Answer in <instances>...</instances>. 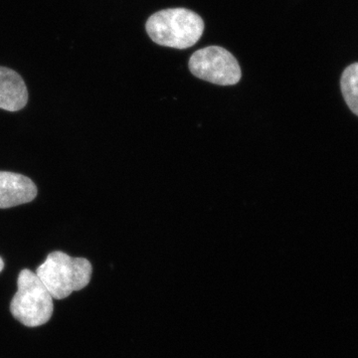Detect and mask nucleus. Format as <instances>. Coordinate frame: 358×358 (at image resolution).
<instances>
[{
	"label": "nucleus",
	"instance_id": "423d86ee",
	"mask_svg": "<svg viewBox=\"0 0 358 358\" xmlns=\"http://www.w3.org/2000/svg\"><path fill=\"white\" fill-rule=\"evenodd\" d=\"M27 103L28 90L24 80L10 68L0 66V109L17 112Z\"/></svg>",
	"mask_w": 358,
	"mask_h": 358
},
{
	"label": "nucleus",
	"instance_id": "0eeeda50",
	"mask_svg": "<svg viewBox=\"0 0 358 358\" xmlns=\"http://www.w3.org/2000/svg\"><path fill=\"white\" fill-rule=\"evenodd\" d=\"M341 86L348 108L358 115V63L346 68L341 76Z\"/></svg>",
	"mask_w": 358,
	"mask_h": 358
},
{
	"label": "nucleus",
	"instance_id": "20e7f679",
	"mask_svg": "<svg viewBox=\"0 0 358 358\" xmlns=\"http://www.w3.org/2000/svg\"><path fill=\"white\" fill-rule=\"evenodd\" d=\"M189 70L195 77L219 86H233L239 83L242 77L236 58L219 46L195 52L189 60Z\"/></svg>",
	"mask_w": 358,
	"mask_h": 358
},
{
	"label": "nucleus",
	"instance_id": "f257e3e1",
	"mask_svg": "<svg viewBox=\"0 0 358 358\" xmlns=\"http://www.w3.org/2000/svg\"><path fill=\"white\" fill-rule=\"evenodd\" d=\"M155 43L171 48L186 49L201 38L204 22L199 14L185 8H171L152 14L145 24Z\"/></svg>",
	"mask_w": 358,
	"mask_h": 358
},
{
	"label": "nucleus",
	"instance_id": "6e6552de",
	"mask_svg": "<svg viewBox=\"0 0 358 358\" xmlns=\"http://www.w3.org/2000/svg\"><path fill=\"white\" fill-rule=\"evenodd\" d=\"M4 268V262L3 260H2L1 257H0V273H1V271L3 270Z\"/></svg>",
	"mask_w": 358,
	"mask_h": 358
},
{
	"label": "nucleus",
	"instance_id": "39448f33",
	"mask_svg": "<svg viewBox=\"0 0 358 358\" xmlns=\"http://www.w3.org/2000/svg\"><path fill=\"white\" fill-rule=\"evenodd\" d=\"M37 186L22 174L0 171V209L29 203L36 199Z\"/></svg>",
	"mask_w": 358,
	"mask_h": 358
},
{
	"label": "nucleus",
	"instance_id": "f03ea898",
	"mask_svg": "<svg viewBox=\"0 0 358 358\" xmlns=\"http://www.w3.org/2000/svg\"><path fill=\"white\" fill-rule=\"evenodd\" d=\"M93 267L85 258H73L64 252H52L36 270L52 298L63 300L83 289L91 281Z\"/></svg>",
	"mask_w": 358,
	"mask_h": 358
},
{
	"label": "nucleus",
	"instance_id": "7ed1b4c3",
	"mask_svg": "<svg viewBox=\"0 0 358 358\" xmlns=\"http://www.w3.org/2000/svg\"><path fill=\"white\" fill-rule=\"evenodd\" d=\"M17 288L10 303L13 317L29 327L48 322L53 315V298L36 273L28 268L21 271Z\"/></svg>",
	"mask_w": 358,
	"mask_h": 358
}]
</instances>
